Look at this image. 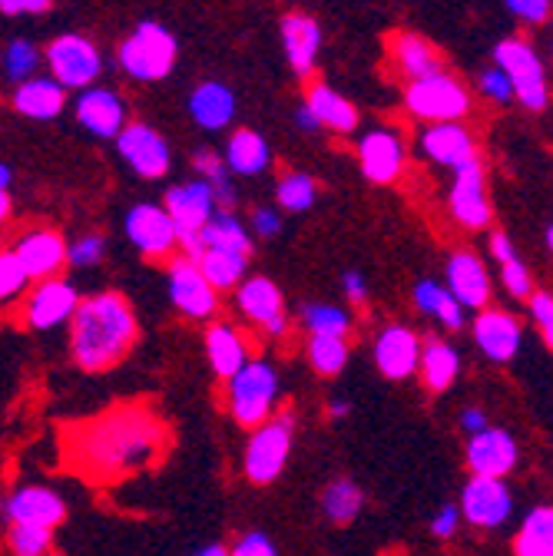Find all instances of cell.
Here are the masks:
<instances>
[{"label":"cell","mask_w":553,"mask_h":556,"mask_svg":"<svg viewBox=\"0 0 553 556\" xmlns=\"http://www.w3.org/2000/svg\"><path fill=\"white\" fill-rule=\"evenodd\" d=\"M527 533H537V536H550L553 540V507H533L527 517H524V527Z\"/></svg>","instance_id":"obj_56"},{"label":"cell","mask_w":553,"mask_h":556,"mask_svg":"<svg viewBox=\"0 0 553 556\" xmlns=\"http://www.w3.org/2000/svg\"><path fill=\"white\" fill-rule=\"evenodd\" d=\"M404 110L422 119L425 126L431 123H464L470 113V90L454 77V74H438L428 80H414L404 87Z\"/></svg>","instance_id":"obj_9"},{"label":"cell","mask_w":553,"mask_h":556,"mask_svg":"<svg viewBox=\"0 0 553 556\" xmlns=\"http://www.w3.org/2000/svg\"><path fill=\"white\" fill-rule=\"evenodd\" d=\"M507 11L527 24H546L553 14V0H504Z\"/></svg>","instance_id":"obj_50"},{"label":"cell","mask_w":553,"mask_h":556,"mask_svg":"<svg viewBox=\"0 0 553 556\" xmlns=\"http://www.w3.org/2000/svg\"><path fill=\"white\" fill-rule=\"evenodd\" d=\"M236 299V315L259 328L265 338H286L292 328V318L286 312V295L282 289L265 275H246L242 286L232 292Z\"/></svg>","instance_id":"obj_10"},{"label":"cell","mask_w":553,"mask_h":556,"mask_svg":"<svg viewBox=\"0 0 553 556\" xmlns=\"http://www.w3.org/2000/svg\"><path fill=\"white\" fill-rule=\"evenodd\" d=\"M388 63L394 70V77L404 84L428 80V77H438L448 70L444 53L428 37L414 34V30H394L388 37Z\"/></svg>","instance_id":"obj_19"},{"label":"cell","mask_w":553,"mask_h":556,"mask_svg":"<svg viewBox=\"0 0 553 556\" xmlns=\"http://www.w3.org/2000/svg\"><path fill=\"white\" fill-rule=\"evenodd\" d=\"M249 232H252V239H279L282 236V213L272 205H255L249 213Z\"/></svg>","instance_id":"obj_46"},{"label":"cell","mask_w":553,"mask_h":556,"mask_svg":"<svg viewBox=\"0 0 553 556\" xmlns=\"http://www.w3.org/2000/svg\"><path fill=\"white\" fill-rule=\"evenodd\" d=\"M166 216L173 219V229H176V242H179V255L186 258H196L199 252V232L205 229L219 208H216V199H213V189L205 186L202 179H189V182H179V186H169L163 192V202Z\"/></svg>","instance_id":"obj_8"},{"label":"cell","mask_w":553,"mask_h":556,"mask_svg":"<svg viewBox=\"0 0 553 556\" xmlns=\"http://www.w3.org/2000/svg\"><path fill=\"white\" fill-rule=\"evenodd\" d=\"M166 292L173 308L189 318V321H216L219 318V292L205 282V275L199 271L196 262H189L186 255H173L166 265Z\"/></svg>","instance_id":"obj_11"},{"label":"cell","mask_w":553,"mask_h":556,"mask_svg":"<svg viewBox=\"0 0 553 556\" xmlns=\"http://www.w3.org/2000/svg\"><path fill=\"white\" fill-rule=\"evenodd\" d=\"M169 447L166 421L143 404H120L66 434V464L93 483H116L150 470Z\"/></svg>","instance_id":"obj_1"},{"label":"cell","mask_w":553,"mask_h":556,"mask_svg":"<svg viewBox=\"0 0 553 556\" xmlns=\"http://www.w3.org/2000/svg\"><path fill=\"white\" fill-rule=\"evenodd\" d=\"M457 527H461V510H457V504H444V507L431 517V533H435L438 540H451V536L457 533Z\"/></svg>","instance_id":"obj_55"},{"label":"cell","mask_w":553,"mask_h":556,"mask_svg":"<svg viewBox=\"0 0 553 556\" xmlns=\"http://www.w3.org/2000/svg\"><path fill=\"white\" fill-rule=\"evenodd\" d=\"M422 338L418 331H411L407 325H385L375 334L372 344V358L375 368L388 378V381H404L411 375H418V362H422Z\"/></svg>","instance_id":"obj_20"},{"label":"cell","mask_w":553,"mask_h":556,"mask_svg":"<svg viewBox=\"0 0 553 556\" xmlns=\"http://www.w3.org/2000/svg\"><path fill=\"white\" fill-rule=\"evenodd\" d=\"M40 63H43V50L27 37H14L4 43V50H0V77L21 87L24 80L37 77Z\"/></svg>","instance_id":"obj_38"},{"label":"cell","mask_w":553,"mask_h":556,"mask_svg":"<svg viewBox=\"0 0 553 556\" xmlns=\"http://www.w3.org/2000/svg\"><path fill=\"white\" fill-rule=\"evenodd\" d=\"M530 315L543 331V341L553 348V295L550 292H533L530 295Z\"/></svg>","instance_id":"obj_51"},{"label":"cell","mask_w":553,"mask_h":556,"mask_svg":"<svg viewBox=\"0 0 553 556\" xmlns=\"http://www.w3.org/2000/svg\"><path fill=\"white\" fill-rule=\"evenodd\" d=\"M352 414V401H328V417L331 421H341V417Z\"/></svg>","instance_id":"obj_60"},{"label":"cell","mask_w":553,"mask_h":556,"mask_svg":"<svg viewBox=\"0 0 553 556\" xmlns=\"http://www.w3.org/2000/svg\"><path fill=\"white\" fill-rule=\"evenodd\" d=\"M11 208H14V195H11V189H8V192H0V226H4V223L11 219Z\"/></svg>","instance_id":"obj_62"},{"label":"cell","mask_w":553,"mask_h":556,"mask_svg":"<svg viewBox=\"0 0 553 556\" xmlns=\"http://www.w3.org/2000/svg\"><path fill=\"white\" fill-rule=\"evenodd\" d=\"M140 341V318L120 292H97L80 299L71 318V355L87 375L116 368Z\"/></svg>","instance_id":"obj_2"},{"label":"cell","mask_w":553,"mask_h":556,"mask_svg":"<svg viewBox=\"0 0 553 556\" xmlns=\"http://www.w3.org/2000/svg\"><path fill=\"white\" fill-rule=\"evenodd\" d=\"M302 103L318 116L322 129H331L338 136H352L359 129V123H362L359 106L349 97H341L335 87H328L325 80H309Z\"/></svg>","instance_id":"obj_30"},{"label":"cell","mask_w":553,"mask_h":556,"mask_svg":"<svg viewBox=\"0 0 553 556\" xmlns=\"http://www.w3.org/2000/svg\"><path fill=\"white\" fill-rule=\"evenodd\" d=\"M461 428H464L467 438L480 434L483 428H491V425H488V414H483L480 407H464V410H461Z\"/></svg>","instance_id":"obj_58"},{"label":"cell","mask_w":553,"mask_h":556,"mask_svg":"<svg viewBox=\"0 0 553 556\" xmlns=\"http://www.w3.org/2000/svg\"><path fill=\"white\" fill-rule=\"evenodd\" d=\"M318 507L325 514L328 523L335 527H349L359 520L362 507H365V491L352 480V477H335L325 483V491L318 497Z\"/></svg>","instance_id":"obj_35"},{"label":"cell","mask_w":553,"mask_h":556,"mask_svg":"<svg viewBox=\"0 0 553 556\" xmlns=\"http://www.w3.org/2000/svg\"><path fill=\"white\" fill-rule=\"evenodd\" d=\"M14 255L27 268L30 282H47L66 268V239L56 229H27L17 239Z\"/></svg>","instance_id":"obj_27"},{"label":"cell","mask_w":553,"mask_h":556,"mask_svg":"<svg viewBox=\"0 0 553 556\" xmlns=\"http://www.w3.org/2000/svg\"><path fill=\"white\" fill-rule=\"evenodd\" d=\"M546 249H550V255H553V223H550V229H546Z\"/></svg>","instance_id":"obj_64"},{"label":"cell","mask_w":553,"mask_h":556,"mask_svg":"<svg viewBox=\"0 0 553 556\" xmlns=\"http://www.w3.org/2000/svg\"><path fill=\"white\" fill-rule=\"evenodd\" d=\"M470 334H474V344L480 348V355L498 365H507L511 358H517L520 344H524V325L504 308L477 312Z\"/></svg>","instance_id":"obj_25"},{"label":"cell","mask_w":553,"mask_h":556,"mask_svg":"<svg viewBox=\"0 0 553 556\" xmlns=\"http://www.w3.org/2000/svg\"><path fill=\"white\" fill-rule=\"evenodd\" d=\"M444 289L454 295V302L464 312H483L491 308V275L483 268L480 255L474 252H451L444 268Z\"/></svg>","instance_id":"obj_23"},{"label":"cell","mask_w":553,"mask_h":556,"mask_svg":"<svg viewBox=\"0 0 553 556\" xmlns=\"http://www.w3.org/2000/svg\"><path fill=\"white\" fill-rule=\"evenodd\" d=\"M491 255H494V262H501V265H507V262H517V258H520L507 232H491Z\"/></svg>","instance_id":"obj_57"},{"label":"cell","mask_w":553,"mask_h":556,"mask_svg":"<svg viewBox=\"0 0 553 556\" xmlns=\"http://www.w3.org/2000/svg\"><path fill=\"white\" fill-rule=\"evenodd\" d=\"M275 202H279V213H282V208H286V213H292V216L309 213V208L318 202L315 176H309L302 169H286L279 176V182H275Z\"/></svg>","instance_id":"obj_40"},{"label":"cell","mask_w":553,"mask_h":556,"mask_svg":"<svg viewBox=\"0 0 553 556\" xmlns=\"http://www.w3.org/2000/svg\"><path fill=\"white\" fill-rule=\"evenodd\" d=\"M359 166L365 173L368 182L375 186H391L401 179L404 166H407V147H404V136L394 132L391 126H378L368 129L359 139Z\"/></svg>","instance_id":"obj_18"},{"label":"cell","mask_w":553,"mask_h":556,"mask_svg":"<svg viewBox=\"0 0 553 556\" xmlns=\"http://www.w3.org/2000/svg\"><path fill=\"white\" fill-rule=\"evenodd\" d=\"M113 143H116V153L126 163V169L136 173L140 179L156 182V179L169 176L173 150H169V139L156 126H150L143 119H133L123 126V132L113 139Z\"/></svg>","instance_id":"obj_12"},{"label":"cell","mask_w":553,"mask_h":556,"mask_svg":"<svg viewBox=\"0 0 553 556\" xmlns=\"http://www.w3.org/2000/svg\"><path fill=\"white\" fill-rule=\"evenodd\" d=\"M53 8V0H0L4 17H40Z\"/></svg>","instance_id":"obj_53"},{"label":"cell","mask_w":553,"mask_h":556,"mask_svg":"<svg viewBox=\"0 0 553 556\" xmlns=\"http://www.w3.org/2000/svg\"><path fill=\"white\" fill-rule=\"evenodd\" d=\"M80 299V289L63 275L47 278V282H34V289L24 299V325L34 331H53L60 325H71Z\"/></svg>","instance_id":"obj_16"},{"label":"cell","mask_w":553,"mask_h":556,"mask_svg":"<svg viewBox=\"0 0 553 556\" xmlns=\"http://www.w3.org/2000/svg\"><path fill=\"white\" fill-rule=\"evenodd\" d=\"M11 182H14V169L8 163H0V192H8Z\"/></svg>","instance_id":"obj_63"},{"label":"cell","mask_w":553,"mask_h":556,"mask_svg":"<svg viewBox=\"0 0 553 556\" xmlns=\"http://www.w3.org/2000/svg\"><path fill=\"white\" fill-rule=\"evenodd\" d=\"M47 77L56 80L66 93H80L87 87H97L103 77V53L100 47L84 34H60L43 50Z\"/></svg>","instance_id":"obj_6"},{"label":"cell","mask_w":553,"mask_h":556,"mask_svg":"<svg viewBox=\"0 0 553 556\" xmlns=\"http://www.w3.org/2000/svg\"><path fill=\"white\" fill-rule=\"evenodd\" d=\"M514 553H517V556H553V540H550V536H537V533L520 530V533L514 536Z\"/></svg>","instance_id":"obj_54"},{"label":"cell","mask_w":553,"mask_h":556,"mask_svg":"<svg viewBox=\"0 0 553 556\" xmlns=\"http://www.w3.org/2000/svg\"><path fill=\"white\" fill-rule=\"evenodd\" d=\"M418 375H422V384L431 391V394H441L448 391L457 375H461V355L451 341H441V338H428L422 344V362H418Z\"/></svg>","instance_id":"obj_33"},{"label":"cell","mask_w":553,"mask_h":556,"mask_svg":"<svg viewBox=\"0 0 553 556\" xmlns=\"http://www.w3.org/2000/svg\"><path fill=\"white\" fill-rule=\"evenodd\" d=\"M501 282L514 299H530L533 295V278H530V271H527V265L520 258L501 265Z\"/></svg>","instance_id":"obj_49"},{"label":"cell","mask_w":553,"mask_h":556,"mask_svg":"<svg viewBox=\"0 0 553 556\" xmlns=\"http://www.w3.org/2000/svg\"><path fill=\"white\" fill-rule=\"evenodd\" d=\"M192 173H196V179H202L210 189H216V186H223V182L232 179L229 169H226V163H223V153H216V150H210V147L196 150V156H192Z\"/></svg>","instance_id":"obj_45"},{"label":"cell","mask_w":553,"mask_h":556,"mask_svg":"<svg viewBox=\"0 0 553 556\" xmlns=\"http://www.w3.org/2000/svg\"><path fill=\"white\" fill-rule=\"evenodd\" d=\"M494 66L511 80L514 87V100L530 110L540 113L550 103V84H546V66L537 56V50L524 40V37H507L494 47Z\"/></svg>","instance_id":"obj_7"},{"label":"cell","mask_w":553,"mask_h":556,"mask_svg":"<svg viewBox=\"0 0 553 556\" xmlns=\"http://www.w3.org/2000/svg\"><path fill=\"white\" fill-rule=\"evenodd\" d=\"M106 258V236L87 232L77 242H66V265L71 268H97Z\"/></svg>","instance_id":"obj_44"},{"label":"cell","mask_w":553,"mask_h":556,"mask_svg":"<svg viewBox=\"0 0 553 556\" xmlns=\"http://www.w3.org/2000/svg\"><path fill=\"white\" fill-rule=\"evenodd\" d=\"M296 428H299L296 407H279L265 425H259L249 434V444L242 454V473L249 483L268 486L282 477L296 447Z\"/></svg>","instance_id":"obj_4"},{"label":"cell","mask_w":553,"mask_h":556,"mask_svg":"<svg viewBox=\"0 0 553 556\" xmlns=\"http://www.w3.org/2000/svg\"><path fill=\"white\" fill-rule=\"evenodd\" d=\"M199 265V271L205 275V282H210L219 295L223 292H236L242 286V278L249 275V258L246 255H236V252H219V249H202L196 258H189Z\"/></svg>","instance_id":"obj_37"},{"label":"cell","mask_w":553,"mask_h":556,"mask_svg":"<svg viewBox=\"0 0 553 556\" xmlns=\"http://www.w3.org/2000/svg\"><path fill=\"white\" fill-rule=\"evenodd\" d=\"M30 289V275L14 255V249H0V305H11Z\"/></svg>","instance_id":"obj_42"},{"label":"cell","mask_w":553,"mask_h":556,"mask_svg":"<svg viewBox=\"0 0 553 556\" xmlns=\"http://www.w3.org/2000/svg\"><path fill=\"white\" fill-rule=\"evenodd\" d=\"M464 460H467L470 477L504 480V477L517 467L520 447H517V441H514L511 431H504V428H483L480 434H474V438L467 441Z\"/></svg>","instance_id":"obj_22"},{"label":"cell","mask_w":553,"mask_h":556,"mask_svg":"<svg viewBox=\"0 0 553 556\" xmlns=\"http://www.w3.org/2000/svg\"><path fill=\"white\" fill-rule=\"evenodd\" d=\"M305 358H309V365H312V371L318 378H338L344 368H349L352 348L344 338H309Z\"/></svg>","instance_id":"obj_41"},{"label":"cell","mask_w":553,"mask_h":556,"mask_svg":"<svg viewBox=\"0 0 553 556\" xmlns=\"http://www.w3.org/2000/svg\"><path fill=\"white\" fill-rule=\"evenodd\" d=\"M282 404V378L268 358H249L226 381V407L242 431H255Z\"/></svg>","instance_id":"obj_3"},{"label":"cell","mask_w":553,"mask_h":556,"mask_svg":"<svg viewBox=\"0 0 553 556\" xmlns=\"http://www.w3.org/2000/svg\"><path fill=\"white\" fill-rule=\"evenodd\" d=\"M411 299H414V308L422 315H431L448 331H461L467 325V312L454 302V295L441 282H435V278H422V282L414 286Z\"/></svg>","instance_id":"obj_36"},{"label":"cell","mask_w":553,"mask_h":556,"mask_svg":"<svg viewBox=\"0 0 553 556\" xmlns=\"http://www.w3.org/2000/svg\"><path fill=\"white\" fill-rule=\"evenodd\" d=\"M249 358H252V348L239 325L226 318L205 325V362H210V371L219 381H229Z\"/></svg>","instance_id":"obj_28"},{"label":"cell","mask_w":553,"mask_h":556,"mask_svg":"<svg viewBox=\"0 0 553 556\" xmlns=\"http://www.w3.org/2000/svg\"><path fill=\"white\" fill-rule=\"evenodd\" d=\"M202 249H219V252H236V255L252 258L255 239H252L249 226L236 213H216L210 223H205V229L199 232V252Z\"/></svg>","instance_id":"obj_34"},{"label":"cell","mask_w":553,"mask_h":556,"mask_svg":"<svg viewBox=\"0 0 553 556\" xmlns=\"http://www.w3.org/2000/svg\"><path fill=\"white\" fill-rule=\"evenodd\" d=\"M448 213L454 216L457 226L470 232L491 226L494 213H491V195H488V173H483L480 156L454 169V182L448 192Z\"/></svg>","instance_id":"obj_14"},{"label":"cell","mask_w":553,"mask_h":556,"mask_svg":"<svg viewBox=\"0 0 553 556\" xmlns=\"http://www.w3.org/2000/svg\"><path fill=\"white\" fill-rule=\"evenodd\" d=\"M8 549L14 556H50L53 549V530L43 527H8Z\"/></svg>","instance_id":"obj_43"},{"label":"cell","mask_w":553,"mask_h":556,"mask_svg":"<svg viewBox=\"0 0 553 556\" xmlns=\"http://www.w3.org/2000/svg\"><path fill=\"white\" fill-rule=\"evenodd\" d=\"M179 60V43L173 30H166L156 21L136 24L116 47V66L136 84H160L173 74Z\"/></svg>","instance_id":"obj_5"},{"label":"cell","mask_w":553,"mask_h":556,"mask_svg":"<svg viewBox=\"0 0 553 556\" xmlns=\"http://www.w3.org/2000/svg\"><path fill=\"white\" fill-rule=\"evenodd\" d=\"M418 156L454 173L467 160H477V143L464 123H431L418 132Z\"/></svg>","instance_id":"obj_26"},{"label":"cell","mask_w":553,"mask_h":556,"mask_svg":"<svg viewBox=\"0 0 553 556\" xmlns=\"http://www.w3.org/2000/svg\"><path fill=\"white\" fill-rule=\"evenodd\" d=\"M74 116L97 139H116L123 132V126L129 123V110H126L123 93L113 87H100V84L77 93Z\"/></svg>","instance_id":"obj_21"},{"label":"cell","mask_w":553,"mask_h":556,"mask_svg":"<svg viewBox=\"0 0 553 556\" xmlns=\"http://www.w3.org/2000/svg\"><path fill=\"white\" fill-rule=\"evenodd\" d=\"M477 87H480L483 100H491L494 106H507V103H514V87H511V80L501 74L498 66L483 70L480 80H477Z\"/></svg>","instance_id":"obj_47"},{"label":"cell","mask_w":553,"mask_h":556,"mask_svg":"<svg viewBox=\"0 0 553 556\" xmlns=\"http://www.w3.org/2000/svg\"><path fill=\"white\" fill-rule=\"evenodd\" d=\"M123 236L129 245L140 252L143 258L153 262H169L179 252L173 219L166 216V208L160 202H136L126 208L123 216Z\"/></svg>","instance_id":"obj_13"},{"label":"cell","mask_w":553,"mask_h":556,"mask_svg":"<svg viewBox=\"0 0 553 556\" xmlns=\"http://www.w3.org/2000/svg\"><path fill=\"white\" fill-rule=\"evenodd\" d=\"M292 119H296V129H302L305 136H315V132H322V123H318V116H315V113H312L305 103H299V106H296Z\"/></svg>","instance_id":"obj_59"},{"label":"cell","mask_w":553,"mask_h":556,"mask_svg":"<svg viewBox=\"0 0 553 556\" xmlns=\"http://www.w3.org/2000/svg\"><path fill=\"white\" fill-rule=\"evenodd\" d=\"M229 556H279V546H275V540L268 533L249 530L229 546Z\"/></svg>","instance_id":"obj_48"},{"label":"cell","mask_w":553,"mask_h":556,"mask_svg":"<svg viewBox=\"0 0 553 556\" xmlns=\"http://www.w3.org/2000/svg\"><path fill=\"white\" fill-rule=\"evenodd\" d=\"M192 556H229V546H226V543H205V546H199Z\"/></svg>","instance_id":"obj_61"},{"label":"cell","mask_w":553,"mask_h":556,"mask_svg":"<svg viewBox=\"0 0 553 556\" xmlns=\"http://www.w3.org/2000/svg\"><path fill=\"white\" fill-rule=\"evenodd\" d=\"M352 312L331 305V302H309L302 305V328L309 331V338H344L352 334Z\"/></svg>","instance_id":"obj_39"},{"label":"cell","mask_w":553,"mask_h":556,"mask_svg":"<svg viewBox=\"0 0 553 556\" xmlns=\"http://www.w3.org/2000/svg\"><path fill=\"white\" fill-rule=\"evenodd\" d=\"M341 292H344V299H349V305L365 308L368 305V278H365V271H359V268L341 271Z\"/></svg>","instance_id":"obj_52"},{"label":"cell","mask_w":553,"mask_h":556,"mask_svg":"<svg viewBox=\"0 0 553 556\" xmlns=\"http://www.w3.org/2000/svg\"><path fill=\"white\" fill-rule=\"evenodd\" d=\"M457 510H461V520H467L477 530H498L514 514V494L507 480L470 477L461 491Z\"/></svg>","instance_id":"obj_17"},{"label":"cell","mask_w":553,"mask_h":556,"mask_svg":"<svg viewBox=\"0 0 553 556\" xmlns=\"http://www.w3.org/2000/svg\"><path fill=\"white\" fill-rule=\"evenodd\" d=\"M223 163L229 169V176H242V179H252V176H262L268 173L272 166V147L268 139L255 129H232L229 139H226V150H223Z\"/></svg>","instance_id":"obj_32"},{"label":"cell","mask_w":553,"mask_h":556,"mask_svg":"<svg viewBox=\"0 0 553 556\" xmlns=\"http://www.w3.org/2000/svg\"><path fill=\"white\" fill-rule=\"evenodd\" d=\"M66 520V501L60 491L43 483H24L0 501V523L4 527H43L53 530Z\"/></svg>","instance_id":"obj_15"},{"label":"cell","mask_w":553,"mask_h":556,"mask_svg":"<svg viewBox=\"0 0 553 556\" xmlns=\"http://www.w3.org/2000/svg\"><path fill=\"white\" fill-rule=\"evenodd\" d=\"M71 93H66L56 80H50L47 74L40 77H30V80H24L21 87H14V93H11V106L21 113V116H27V119H37V123H47V119H56L63 110H66V100Z\"/></svg>","instance_id":"obj_31"},{"label":"cell","mask_w":553,"mask_h":556,"mask_svg":"<svg viewBox=\"0 0 553 556\" xmlns=\"http://www.w3.org/2000/svg\"><path fill=\"white\" fill-rule=\"evenodd\" d=\"M279 37H282V50H286L292 74L302 80H312L318 66V53H322V40H325L322 24L305 11H286L279 21Z\"/></svg>","instance_id":"obj_24"},{"label":"cell","mask_w":553,"mask_h":556,"mask_svg":"<svg viewBox=\"0 0 553 556\" xmlns=\"http://www.w3.org/2000/svg\"><path fill=\"white\" fill-rule=\"evenodd\" d=\"M186 110H189L196 126L219 132V129H229L232 119H236V93L223 80H202V84L192 87V93L186 100Z\"/></svg>","instance_id":"obj_29"}]
</instances>
